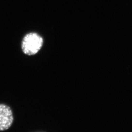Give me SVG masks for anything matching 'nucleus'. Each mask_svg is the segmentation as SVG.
I'll use <instances>...</instances> for the list:
<instances>
[{"label":"nucleus","mask_w":132,"mask_h":132,"mask_svg":"<svg viewBox=\"0 0 132 132\" xmlns=\"http://www.w3.org/2000/svg\"><path fill=\"white\" fill-rule=\"evenodd\" d=\"M43 38L36 32H30L25 35L22 42L23 53L28 56L36 54L43 47Z\"/></svg>","instance_id":"obj_1"},{"label":"nucleus","mask_w":132,"mask_h":132,"mask_svg":"<svg viewBox=\"0 0 132 132\" xmlns=\"http://www.w3.org/2000/svg\"><path fill=\"white\" fill-rule=\"evenodd\" d=\"M14 121L13 113L11 107L0 104V131L8 129Z\"/></svg>","instance_id":"obj_2"}]
</instances>
